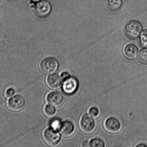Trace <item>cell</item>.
Segmentation results:
<instances>
[{"label": "cell", "instance_id": "30bf717a", "mask_svg": "<svg viewBox=\"0 0 147 147\" xmlns=\"http://www.w3.org/2000/svg\"><path fill=\"white\" fill-rule=\"evenodd\" d=\"M58 129L62 136L68 137L72 135L74 131V126L72 122L65 121L60 123Z\"/></svg>", "mask_w": 147, "mask_h": 147}, {"label": "cell", "instance_id": "8fae6325", "mask_svg": "<svg viewBox=\"0 0 147 147\" xmlns=\"http://www.w3.org/2000/svg\"><path fill=\"white\" fill-rule=\"evenodd\" d=\"M46 100L49 104L54 107L58 106L62 102L63 96L60 92H53L47 95Z\"/></svg>", "mask_w": 147, "mask_h": 147}, {"label": "cell", "instance_id": "ac0fdd59", "mask_svg": "<svg viewBox=\"0 0 147 147\" xmlns=\"http://www.w3.org/2000/svg\"><path fill=\"white\" fill-rule=\"evenodd\" d=\"M99 113L98 109L94 107L90 108L88 111L89 115L92 117L94 118L97 117L98 116Z\"/></svg>", "mask_w": 147, "mask_h": 147}, {"label": "cell", "instance_id": "3957f363", "mask_svg": "<svg viewBox=\"0 0 147 147\" xmlns=\"http://www.w3.org/2000/svg\"><path fill=\"white\" fill-rule=\"evenodd\" d=\"M60 138L59 134L52 128L46 129L43 134L45 142L50 146H54L58 145L60 142Z\"/></svg>", "mask_w": 147, "mask_h": 147}, {"label": "cell", "instance_id": "44dd1931", "mask_svg": "<svg viewBox=\"0 0 147 147\" xmlns=\"http://www.w3.org/2000/svg\"><path fill=\"white\" fill-rule=\"evenodd\" d=\"M60 123L57 120H55L54 121L52 122L51 123V126L53 127H58L60 125Z\"/></svg>", "mask_w": 147, "mask_h": 147}, {"label": "cell", "instance_id": "6da1fadb", "mask_svg": "<svg viewBox=\"0 0 147 147\" xmlns=\"http://www.w3.org/2000/svg\"><path fill=\"white\" fill-rule=\"evenodd\" d=\"M142 30V24L137 20L129 21L125 26L124 31L128 38L136 39L140 35Z\"/></svg>", "mask_w": 147, "mask_h": 147}, {"label": "cell", "instance_id": "9a60e30c", "mask_svg": "<svg viewBox=\"0 0 147 147\" xmlns=\"http://www.w3.org/2000/svg\"><path fill=\"white\" fill-rule=\"evenodd\" d=\"M138 59L141 63L147 64V48H144L140 51L138 55Z\"/></svg>", "mask_w": 147, "mask_h": 147}, {"label": "cell", "instance_id": "e0dca14e", "mask_svg": "<svg viewBox=\"0 0 147 147\" xmlns=\"http://www.w3.org/2000/svg\"><path fill=\"white\" fill-rule=\"evenodd\" d=\"M90 147H104V142L101 140L97 138L93 139L90 142Z\"/></svg>", "mask_w": 147, "mask_h": 147}, {"label": "cell", "instance_id": "d6986e66", "mask_svg": "<svg viewBox=\"0 0 147 147\" xmlns=\"http://www.w3.org/2000/svg\"><path fill=\"white\" fill-rule=\"evenodd\" d=\"M15 94V91L12 88H9L6 90L5 95L6 97L10 98L12 97Z\"/></svg>", "mask_w": 147, "mask_h": 147}, {"label": "cell", "instance_id": "7c38bea8", "mask_svg": "<svg viewBox=\"0 0 147 147\" xmlns=\"http://www.w3.org/2000/svg\"><path fill=\"white\" fill-rule=\"evenodd\" d=\"M46 83L50 89H56L60 87L61 84V80L57 74H51L47 76L46 79Z\"/></svg>", "mask_w": 147, "mask_h": 147}, {"label": "cell", "instance_id": "2e32d148", "mask_svg": "<svg viewBox=\"0 0 147 147\" xmlns=\"http://www.w3.org/2000/svg\"><path fill=\"white\" fill-rule=\"evenodd\" d=\"M44 112L46 116L51 117L55 115L56 110L54 106L49 105L45 106L44 108Z\"/></svg>", "mask_w": 147, "mask_h": 147}, {"label": "cell", "instance_id": "ffe728a7", "mask_svg": "<svg viewBox=\"0 0 147 147\" xmlns=\"http://www.w3.org/2000/svg\"><path fill=\"white\" fill-rule=\"evenodd\" d=\"M70 76L69 74L67 72H63L60 75V78H61V79L63 81L67 78Z\"/></svg>", "mask_w": 147, "mask_h": 147}, {"label": "cell", "instance_id": "52a82bcc", "mask_svg": "<svg viewBox=\"0 0 147 147\" xmlns=\"http://www.w3.org/2000/svg\"><path fill=\"white\" fill-rule=\"evenodd\" d=\"M95 123L91 116L85 114L81 118L80 122V127L81 130L85 133H91L94 129Z\"/></svg>", "mask_w": 147, "mask_h": 147}, {"label": "cell", "instance_id": "cb8c5ba5", "mask_svg": "<svg viewBox=\"0 0 147 147\" xmlns=\"http://www.w3.org/2000/svg\"><path fill=\"white\" fill-rule=\"evenodd\" d=\"M32 1H33V2H37L39 1L40 0H31Z\"/></svg>", "mask_w": 147, "mask_h": 147}, {"label": "cell", "instance_id": "4fadbf2b", "mask_svg": "<svg viewBox=\"0 0 147 147\" xmlns=\"http://www.w3.org/2000/svg\"><path fill=\"white\" fill-rule=\"evenodd\" d=\"M107 4L108 8L111 11H117L122 7V0H107Z\"/></svg>", "mask_w": 147, "mask_h": 147}, {"label": "cell", "instance_id": "603a6c76", "mask_svg": "<svg viewBox=\"0 0 147 147\" xmlns=\"http://www.w3.org/2000/svg\"><path fill=\"white\" fill-rule=\"evenodd\" d=\"M136 147H147V146L146 145L144 144H140L138 145L137 146H136Z\"/></svg>", "mask_w": 147, "mask_h": 147}, {"label": "cell", "instance_id": "277c9868", "mask_svg": "<svg viewBox=\"0 0 147 147\" xmlns=\"http://www.w3.org/2000/svg\"><path fill=\"white\" fill-rule=\"evenodd\" d=\"M25 103V100L22 96L17 95L9 99L7 105L10 110L16 112L21 110L23 109Z\"/></svg>", "mask_w": 147, "mask_h": 147}, {"label": "cell", "instance_id": "ba28073f", "mask_svg": "<svg viewBox=\"0 0 147 147\" xmlns=\"http://www.w3.org/2000/svg\"><path fill=\"white\" fill-rule=\"evenodd\" d=\"M104 128L107 132L110 133H116L121 129L120 122L118 119L114 117H110L106 119L104 122Z\"/></svg>", "mask_w": 147, "mask_h": 147}, {"label": "cell", "instance_id": "7402d4cb", "mask_svg": "<svg viewBox=\"0 0 147 147\" xmlns=\"http://www.w3.org/2000/svg\"><path fill=\"white\" fill-rule=\"evenodd\" d=\"M82 146L83 147L90 146V143H89L87 142H85L82 144Z\"/></svg>", "mask_w": 147, "mask_h": 147}, {"label": "cell", "instance_id": "8992f818", "mask_svg": "<svg viewBox=\"0 0 147 147\" xmlns=\"http://www.w3.org/2000/svg\"><path fill=\"white\" fill-rule=\"evenodd\" d=\"M51 10V4L46 0L39 1L36 5L35 11L36 15L41 18L47 16Z\"/></svg>", "mask_w": 147, "mask_h": 147}, {"label": "cell", "instance_id": "7a4b0ae2", "mask_svg": "<svg viewBox=\"0 0 147 147\" xmlns=\"http://www.w3.org/2000/svg\"><path fill=\"white\" fill-rule=\"evenodd\" d=\"M58 62L53 57H48L43 60L40 63V71L45 74H50L55 72L58 68Z\"/></svg>", "mask_w": 147, "mask_h": 147}, {"label": "cell", "instance_id": "5b68a950", "mask_svg": "<svg viewBox=\"0 0 147 147\" xmlns=\"http://www.w3.org/2000/svg\"><path fill=\"white\" fill-rule=\"evenodd\" d=\"M63 81L62 88L65 93L68 94H73L77 90L79 83L75 78L70 76Z\"/></svg>", "mask_w": 147, "mask_h": 147}, {"label": "cell", "instance_id": "9c48e42d", "mask_svg": "<svg viewBox=\"0 0 147 147\" xmlns=\"http://www.w3.org/2000/svg\"><path fill=\"white\" fill-rule=\"evenodd\" d=\"M138 49L135 45H127L123 48L124 55L127 59L133 60L136 59L137 57Z\"/></svg>", "mask_w": 147, "mask_h": 147}, {"label": "cell", "instance_id": "5bb4252c", "mask_svg": "<svg viewBox=\"0 0 147 147\" xmlns=\"http://www.w3.org/2000/svg\"><path fill=\"white\" fill-rule=\"evenodd\" d=\"M140 45L144 48H147V29L141 32L139 38Z\"/></svg>", "mask_w": 147, "mask_h": 147}]
</instances>
